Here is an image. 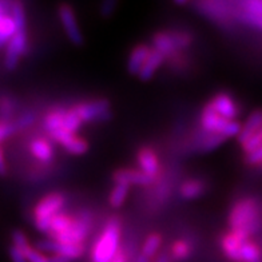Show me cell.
Here are the masks:
<instances>
[{
	"label": "cell",
	"mask_w": 262,
	"mask_h": 262,
	"mask_svg": "<svg viewBox=\"0 0 262 262\" xmlns=\"http://www.w3.org/2000/svg\"><path fill=\"white\" fill-rule=\"evenodd\" d=\"M228 221L230 230H242L252 237L262 228V204L253 196L238 200L229 211Z\"/></svg>",
	"instance_id": "6da1fadb"
},
{
	"label": "cell",
	"mask_w": 262,
	"mask_h": 262,
	"mask_svg": "<svg viewBox=\"0 0 262 262\" xmlns=\"http://www.w3.org/2000/svg\"><path fill=\"white\" fill-rule=\"evenodd\" d=\"M122 235L121 220L115 215L110 217L104 224L100 234L91 248V262H111L119 252Z\"/></svg>",
	"instance_id": "7a4b0ae2"
},
{
	"label": "cell",
	"mask_w": 262,
	"mask_h": 262,
	"mask_svg": "<svg viewBox=\"0 0 262 262\" xmlns=\"http://www.w3.org/2000/svg\"><path fill=\"white\" fill-rule=\"evenodd\" d=\"M66 205V196L62 193H50L43 196L34 207V225L40 233L49 235L52 218L62 213Z\"/></svg>",
	"instance_id": "3957f363"
},
{
	"label": "cell",
	"mask_w": 262,
	"mask_h": 262,
	"mask_svg": "<svg viewBox=\"0 0 262 262\" xmlns=\"http://www.w3.org/2000/svg\"><path fill=\"white\" fill-rule=\"evenodd\" d=\"M201 126L204 128V133L206 134H218L225 138H231V137H238L242 130V124L238 121H228L217 114L214 111L210 103L207 102L202 108L201 114Z\"/></svg>",
	"instance_id": "277c9868"
},
{
	"label": "cell",
	"mask_w": 262,
	"mask_h": 262,
	"mask_svg": "<svg viewBox=\"0 0 262 262\" xmlns=\"http://www.w3.org/2000/svg\"><path fill=\"white\" fill-rule=\"evenodd\" d=\"M75 113L79 115L83 123H93V122H106L110 121L113 117L111 107L108 100L95 99L80 102L73 106Z\"/></svg>",
	"instance_id": "5b68a950"
},
{
	"label": "cell",
	"mask_w": 262,
	"mask_h": 262,
	"mask_svg": "<svg viewBox=\"0 0 262 262\" xmlns=\"http://www.w3.org/2000/svg\"><path fill=\"white\" fill-rule=\"evenodd\" d=\"M90 230L91 215L90 214H80L79 217H76L75 224L70 230L49 238L56 242H60V244H66V245H84V241L89 237Z\"/></svg>",
	"instance_id": "8992f818"
},
{
	"label": "cell",
	"mask_w": 262,
	"mask_h": 262,
	"mask_svg": "<svg viewBox=\"0 0 262 262\" xmlns=\"http://www.w3.org/2000/svg\"><path fill=\"white\" fill-rule=\"evenodd\" d=\"M28 49V34L27 28L25 30H16L15 35L6 46V54H4V67L8 71H14L17 67L20 58L26 54Z\"/></svg>",
	"instance_id": "52a82bcc"
},
{
	"label": "cell",
	"mask_w": 262,
	"mask_h": 262,
	"mask_svg": "<svg viewBox=\"0 0 262 262\" xmlns=\"http://www.w3.org/2000/svg\"><path fill=\"white\" fill-rule=\"evenodd\" d=\"M49 135L52 138V141L59 143L71 156H83L89 151V143L86 139L63 130V128L52 131Z\"/></svg>",
	"instance_id": "ba28073f"
},
{
	"label": "cell",
	"mask_w": 262,
	"mask_h": 262,
	"mask_svg": "<svg viewBox=\"0 0 262 262\" xmlns=\"http://www.w3.org/2000/svg\"><path fill=\"white\" fill-rule=\"evenodd\" d=\"M250 239V235L242 230H229L221 235L220 245L225 257L233 262H239V252L244 242Z\"/></svg>",
	"instance_id": "9c48e42d"
},
{
	"label": "cell",
	"mask_w": 262,
	"mask_h": 262,
	"mask_svg": "<svg viewBox=\"0 0 262 262\" xmlns=\"http://www.w3.org/2000/svg\"><path fill=\"white\" fill-rule=\"evenodd\" d=\"M36 249L43 253L47 252L51 253V254L63 255V257L69 258L71 262L75 261V259H79L84 254V252H86V246L84 245H66V244L54 241L51 238L39 241L36 244Z\"/></svg>",
	"instance_id": "30bf717a"
},
{
	"label": "cell",
	"mask_w": 262,
	"mask_h": 262,
	"mask_svg": "<svg viewBox=\"0 0 262 262\" xmlns=\"http://www.w3.org/2000/svg\"><path fill=\"white\" fill-rule=\"evenodd\" d=\"M58 15L70 41L75 46H82L83 35L82 31H80L79 25H78V19H76L74 8L69 6V4H62L58 8Z\"/></svg>",
	"instance_id": "8fae6325"
},
{
	"label": "cell",
	"mask_w": 262,
	"mask_h": 262,
	"mask_svg": "<svg viewBox=\"0 0 262 262\" xmlns=\"http://www.w3.org/2000/svg\"><path fill=\"white\" fill-rule=\"evenodd\" d=\"M209 103L217 114H220L228 121H235V118L239 115V106H238L234 98L228 93L215 94L209 100Z\"/></svg>",
	"instance_id": "7c38bea8"
},
{
	"label": "cell",
	"mask_w": 262,
	"mask_h": 262,
	"mask_svg": "<svg viewBox=\"0 0 262 262\" xmlns=\"http://www.w3.org/2000/svg\"><path fill=\"white\" fill-rule=\"evenodd\" d=\"M137 162L139 165V170L150 178L151 181L157 180L161 172V163L157 152L151 147L145 146L141 147L137 152Z\"/></svg>",
	"instance_id": "4fadbf2b"
},
{
	"label": "cell",
	"mask_w": 262,
	"mask_h": 262,
	"mask_svg": "<svg viewBox=\"0 0 262 262\" xmlns=\"http://www.w3.org/2000/svg\"><path fill=\"white\" fill-rule=\"evenodd\" d=\"M113 180L115 185H126V186H147L152 181L139 169H119L114 171Z\"/></svg>",
	"instance_id": "5bb4252c"
},
{
	"label": "cell",
	"mask_w": 262,
	"mask_h": 262,
	"mask_svg": "<svg viewBox=\"0 0 262 262\" xmlns=\"http://www.w3.org/2000/svg\"><path fill=\"white\" fill-rule=\"evenodd\" d=\"M152 49L148 45H138L131 50L127 59V71L131 75H139Z\"/></svg>",
	"instance_id": "9a60e30c"
},
{
	"label": "cell",
	"mask_w": 262,
	"mask_h": 262,
	"mask_svg": "<svg viewBox=\"0 0 262 262\" xmlns=\"http://www.w3.org/2000/svg\"><path fill=\"white\" fill-rule=\"evenodd\" d=\"M30 152L41 163H50L54 161L55 157V150L52 143L43 137L34 138L30 142Z\"/></svg>",
	"instance_id": "2e32d148"
},
{
	"label": "cell",
	"mask_w": 262,
	"mask_h": 262,
	"mask_svg": "<svg viewBox=\"0 0 262 262\" xmlns=\"http://www.w3.org/2000/svg\"><path fill=\"white\" fill-rule=\"evenodd\" d=\"M6 7H8V4L0 3V49L3 46L8 45V41L11 40V38L14 36L17 30L10 11L7 12Z\"/></svg>",
	"instance_id": "e0dca14e"
},
{
	"label": "cell",
	"mask_w": 262,
	"mask_h": 262,
	"mask_svg": "<svg viewBox=\"0 0 262 262\" xmlns=\"http://www.w3.org/2000/svg\"><path fill=\"white\" fill-rule=\"evenodd\" d=\"M262 128V110L253 111L246 119L245 124L242 126V130L238 135V142L244 145L245 142L253 138L257 133Z\"/></svg>",
	"instance_id": "ac0fdd59"
},
{
	"label": "cell",
	"mask_w": 262,
	"mask_h": 262,
	"mask_svg": "<svg viewBox=\"0 0 262 262\" xmlns=\"http://www.w3.org/2000/svg\"><path fill=\"white\" fill-rule=\"evenodd\" d=\"M152 46H154L152 49H156L157 51L163 54L166 58L172 56L178 51V47H177V43L174 40L172 32H157L152 36Z\"/></svg>",
	"instance_id": "d6986e66"
},
{
	"label": "cell",
	"mask_w": 262,
	"mask_h": 262,
	"mask_svg": "<svg viewBox=\"0 0 262 262\" xmlns=\"http://www.w3.org/2000/svg\"><path fill=\"white\" fill-rule=\"evenodd\" d=\"M205 191H206V183H205V181L200 180V178L186 180L180 187L181 198L186 201L196 200V198L204 195Z\"/></svg>",
	"instance_id": "ffe728a7"
},
{
	"label": "cell",
	"mask_w": 262,
	"mask_h": 262,
	"mask_svg": "<svg viewBox=\"0 0 262 262\" xmlns=\"http://www.w3.org/2000/svg\"><path fill=\"white\" fill-rule=\"evenodd\" d=\"M165 60L166 56L163 54L157 51L156 49H152L151 54H150V56L147 59V62L145 63V66L142 67L141 73H139V79L143 80V82H148L150 79H152V76L156 75V73L158 71L159 67L163 64Z\"/></svg>",
	"instance_id": "44dd1931"
},
{
	"label": "cell",
	"mask_w": 262,
	"mask_h": 262,
	"mask_svg": "<svg viewBox=\"0 0 262 262\" xmlns=\"http://www.w3.org/2000/svg\"><path fill=\"white\" fill-rule=\"evenodd\" d=\"M76 217L70 215L66 213H59L56 214L55 217L52 218L51 226H50V233L49 237H54L56 234H62L64 231L70 230L73 228V225L75 224Z\"/></svg>",
	"instance_id": "7402d4cb"
},
{
	"label": "cell",
	"mask_w": 262,
	"mask_h": 262,
	"mask_svg": "<svg viewBox=\"0 0 262 262\" xmlns=\"http://www.w3.org/2000/svg\"><path fill=\"white\" fill-rule=\"evenodd\" d=\"M171 259L176 262L186 261L193 254V245L186 239H177L171 244L169 250Z\"/></svg>",
	"instance_id": "603a6c76"
},
{
	"label": "cell",
	"mask_w": 262,
	"mask_h": 262,
	"mask_svg": "<svg viewBox=\"0 0 262 262\" xmlns=\"http://www.w3.org/2000/svg\"><path fill=\"white\" fill-rule=\"evenodd\" d=\"M225 141H226V138L222 137V135L206 134V133H205L204 137L196 141L195 150L200 152L213 151V150H215L217 147H220Z\"/></svg>",
	"instance_id": "cb8c5ba5"
},
{
	"label": "cell",
	"mask_w": 262,
	"mask_h": 262,
	"mask_svg": "<svg viewBox=\"0 0 262 262\" xmlns=\"http://www.w3.org/2000/svg\"><path fill=\"white\" fill-rule=\"evenodd\" d=\"M262 252L259 246L253 242L252 239H248L244 242V245L239 252V262H261Z\"/></svg>",
	"instance_id": "d4e9b609"
},
{
	"label": "cell",
	"mask_w": 262,
	"mask_h": 262,
	"mask_svg": "<svg viewBox=\"0 0 262 262\" xmlns=\"http://www.w3.org/2000/svg\"><path fill=\"white\" fill-rule=\"evenodd\" d=\"M161 245H162V235L159 233H151L146 237V239L142 244L141 252L142 254L147 257V258L151 259L152 257H156L157 253L159 252L161 249Z\"/></svg>",
	"instance_id": "484cf974"
},
{
	"label": "cell",
	"mask_w": 262,
	"mask_h": 262,
	"mask_svg": "<svg viewBox=\"0 0 262 262\" xmlns=\"http://www.w3.org/2000/svg\"><path fill=\"white\" fill-rule=\"evenodd\" d=\"M128 190L130 186H126V185H114V187L111 189L110 195H108V202H110V206L118 209L124 204V201L128 195Z\"/></svg>",
	"instance_id": "4316f807"
},
{
	"label": "cell",
	"mask_w": 262,
	"mask_h": 262,
	"mask_svg": "<svg viewBox=\"0 0 262 262\" xmlns=\"http://www.w3.org/2000/svg\"><path fill=\"white\" fill-rule=\"evenodd\" d=\"M82 119L79 118V115L76 114L73 107L69 108V110H66L64 118H63V130L76 134L80 130V127H82Z\"/></svg>",
	"instance_id": "83f0119b"
},
{
	"label": "cell",
	"mask_w": 262,
	"mask_h": 262,
	"mask_svg": "<svg viewBox=\"0 0 262 262\" xmlns=\"http://www.w3.org/2000/svg\"><path fill=\"white\" fill-rule=\"evenodd\" d=\"M10 14L14 19L17 30H25L26 26H27V17H26V11L23 4L20 2L10 3Z\"/></svg>",
	"instance_id": "f1b7e54d"
},
{
	"label": "cell",
	"mask_w": 262,
	"mask_h": 262,
	"mask_svg": "<svg viewBox=\"0 0 262 262\" xmlns=\"http://www.w3.org/2000/svg\"><path fill=\"white\" fill-rule=\"evenodd\" d=\"M235 19L238 21H241L244 25H248L253 28H257V30H261L262 31V16L261 15H254L250 14V12H246V11L239 10L238 12H235Z\"/></svg>",
	"instance_id": "f546056e"
},
{
	"label": "cell",
	"mask_w": 262,
	"mask_h": 262,
	"mask_svg": "<svg viewBox=\"0 0 262 262\" xmlns=\"http://www.w3.org/2000/svg\"><path fill=\"white\" fill-rule=\"evenodd\" d=\"M23 253H25L26 258H27V262H54L52 254L40 252V250H38L36 248H32V246H28L27 249H25Z\"/></svg>",
	"instance_id": "4dcf8cb0"
},
{
	"label": "cell",
	"mask_w": 262,
	"mask_h": 262,
	"mask_svg": "<svg viewBox=\"0 0 262 262\" xmlns=\"http://www.w3.org/2000/svg\"><path fill=\"white\" fill-rule=\"evenodd\" d=\"M17 133V127L14 121L10 119H0V146L6 139L11 138L12 135Z\"/></svg>",
	"instance_id": "1f68e13d"
},
{
	"label": "cell",
	"mask_w": 262,
	"mask_h": 262,
	"mask_svg": "<svg viewBox=\"0 0 262 262\" xmlns=\"http://www.w3.org/2000/svg\"><path fill=\"white\" fill-rule=\"evenodd\" d=\"M15 111V102L7 95L0 97V119H10Z\"/></svg>",
	"instance_id": "d6a6232c"
},
{
	"label": "cell",
	"mask_w": 262,
	"mask_h": 262,
	"mask_svg": "<svg viewBox=\"0 0 262 262\" xmlns=\"http://www.w3.org/2000/svg\"><path fill=\"white\" fill-rule=\"evenodd\" d=\"M11 239H12V245L20 249L21 252H23L25 249H27L28 246H31V244H30V241H28V237L26 235L25 231H21V230L12 231Z\"/></svg>",
	"instance_id": "836d02e7"
},
{
	"label": "cell",
	"mask_w": 262,
	"mask_h": 262,
	"mask_svg": "<svg viewBox=\"0 0 262 262\" xmlns=\"http://www.w3.org/2000/svg\"><path fill=\"white\" fill-rule=\"evenodd\" d=\"M238 6L241 7L242 11L262 16V0H245V2L238 3Z\"/></svg>",
	"instance_id": "e575fe53"
},
{
	"label": "cell",
	"mask_w": 262,
	"mask_h": 262,
	"mask_svg": "<svg viewBox=\"0 0 262 262\" xmlns=\"http://www.w3.org/2000/svg\"><path fill=\"white\" fill-rule=\"evenodd\" d=\"M261 146H262V128L254 135V137H253V138H250L248 142H245V143L242 145V150H244V151L246 152V156H248V154H250V152L258 150Z\"/></svg>",
	"instance_id": "d590c367"
},
{
	"label": "cell",
	"mask_w": 262,
	"mask_h": 262,
	"mask_svg": "<svg viewBox=\"0 0 262 262\" xmlns=\"http://www.w3.org/2000/svg\"><path fill=\"white\" fill-rule=\"evenodd\" d=\"M172 36H174V40H176L178 50L187 49L191 45V41H193L191 35L186 34V32H172Z\"/></svg>",
	"instance_id": "8d00e7d4"
},
{
	"label": "cell",
	"mask_w": 262,
	"mask_h": 262,
	"mask_svg": "<svg viewBox=\"0 0 262 262\" xmlns=\"http://www.w3.org/2000/svg\"><path fill=\"white\" fill-rule=\"evenodd\" d=\"M35 121V114L34 113H25L23 115H20V117L17 118L16 121L15 122V124H16V127H17V131L21 130V128H26L28 127V126H31L32 122Z\"/></svg>",
	"instance_id": "74e56055"
},
{
	"label": "cell",
	"mask_w": 262,
	"mask_h": 262,
	"mask_svg": "<svg viewBox=\"0 0 262 262\" xmlns=\"http://www.w3.org/2000/svg\"><path fill=\"white\" fill-rule=\"evenodd\" d=\"M8 255H10L11 262H27L25 253L21 252L19 248L12 245V244H11V246L8 248Z\"/></svg>",
	"instance_id": "f35d334b"
},
{
	"label": "cell",
	"mask_w": 262,
	"mask_h": 262,
	"mask_svg": "<svg viewBox=\"0 0 262 262\" xmlns=\"http://www.w3.org/2000/svg\"><path fill=\"white\" fill-rule=\"evenodd\" d=\"M115 8H117V3L113 2V0H107L104 2L102 6H100V15L103 17H108L114 14Z\"/></svg>",
	"instance_id": "ab89813d"
},
{
	"label": "cell",
	"mask_w": 262,
	"mask_h": 262,
	"mask_svg": "<svg viewBox=\"0 0 262 262\" xmlns=\"http://www.w3.org/2000/svg\"><path fill=\"white\" fill-rule=\"evenodd\" d=\"M246 162L249 165H259V163H262V146L258 150H255V151L246 156Z\"/></svg>",
	"instance_id": "60d3db41"
},
{
	"label": "cell",
	"mask_w": 262,
	"mask_h": 262,
	"mask_svg": "<svg viewBox=\"0 0 262 262\" xmlns=\"http://www.w3.org/2000/svg\"><path fill=\"white\" fill-rule=\"evenodd\" d=\"M8 167L7 163H6V157H4V152L2 150V146H0V177L7 176Z\"/></svg>",
	"instance_id": "b9f144b4"
},
{
	"label": "cell",
	"mask_w": 262,
	"mask_h": 262,
	"mask_svg": "<svg viewBox=\"0 0 262 262\" xmlns=\"http://www.w3.org/2000/svg\"><path fill=\"white\" fill-rule=\"evenodd\" d=\"M111 262H128V254L123 246L119 249V252L117 253V255H115L114 259H113Z\"/></svg>",
	"instance_id": "7bdbcfd3"
},
{
	"label": "cell",
	"mask_w": 262,
	"mask_h": 262,
	"mask_svg": "<svg viewBox=\"0 0 262 262\" xmlns=\"http://www.w3.org/2000/svg\"><path fill=\"white\" fill-rule=\"evenodd\" d=\"M154 262H172L171 255H170L169 252H163L157 257V259Z\"/></svg>",
	"instance_id": "ee69618b"
},
{
	"label": "cell",
	"mask_w": 262,
	"mask_h": 262,
	"mask_svg": "<svg viewBox=\"0 0 262 262\" xmlns=\"http://www.w3.org/2000/svg\"><path fill=\"white\" fill-rule=\"evenodd\" d=\"M134 262H151V259L147 258V257H145V255L142 254V253H139V254H137V257H135Z\"/></svg>",
	"instance_id": "f6af8a7d"
}]
</instances>
